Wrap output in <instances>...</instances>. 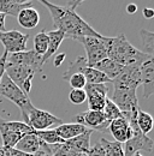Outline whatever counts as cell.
I'll list each match as a JSON object with an SVG mask.
<instances>
[{
  "label": "cell",
  "instance_id": "e575fe53",
  "mask_svg": "<svg viewBox=\"0 0 154 156\" xmlns=\"http://www.w3.org/2000/svg\"><path fill=\"white\" fill-rule=\"evenodd\" d=\"M65 57H66V54H65V53H60V54L56 55L54 61H53V65H54L56 67H59V66L63 64V61L65 60Z\"/></svg>",
  "mask_w": 154,
  "mask_h": 156
},
{
  "label": "cell",
  "instance_id": "74e56055",
  "mask_svg": "<svg viewBox=\"0 0 154 156\" xmlns=\"http://www.w3.org/2000/svg\"><path fill=\"white\" fill-rule=\"evenodd\" d=\"M5 20H6V16L0 13V33L6 31V29H5Z\"/></svg>",
  "mask_w": 154,
  "mask_h": 156
},
{
  "label": "cell",
  "instance_id": "8992f818",
  "mask_svg": "<svg viewBox=\"0 0 154 156\" xmlns=\"http://www.w3.org/2000/svg\"><path fill=\"white\" fill-rule=\"evenodd\" d=\"M34 131H45L56 129L57 126L64 124L60 118L53 115L52 113L36 108L35 106L28 113V122H27Z\"/></svg>",
  "mask_w": 154,
  "mask_h": 156
},
{
  "label": "cell",
  "instance_id": "f35d334b",
  "mask_svg": "<svg viewBox=\"0 0 154 156\" xmlns=\"http://www.w3.org/2000/svg\"><path fill=\"white\" fill-rule=\"evenodd\" d=\"M0 156H5V154H4V150H2V148H0Z\"/></svg>",
  "mask_w": 154,
  "mask_h": 156
},
{
  "label": "cell",
  "instance_id": "f546056e",
  "mask_svg": "<svg viewBox=\"0 0 154 156\" xmlns=\"http://www.w3.org/2000/svg\"><path fill=\"white\" fill-rule=\"evenodd\" d=\"M66 80H69V84L72 89H84L86 85H87L86 78L82 73H74Z\"/></svg>",
  "mask_w": 154,
  "mask_h": 156
},
{
  "label": "cell",
  "instance_id": "3957f363",
  "mask_svg": "<svg viewBox=\"0 0 154 156\" xmlns=\"http://www.w3.org/2000/svg\"><path fill=\"white\" fill-rule=\"evenodd\" d=\"M0 96L7 98L12 103H15L20 111L23 122H25V124L28 122V113L34 107V105L31 103L29 96L25 95L18 87L6 76V73L0 80Z\"/></svg>",
  "mask_w": 154,
  "mask_h": 156
},
{
  "label": "cell",
  "instance_id": "ab89813d",
  "mask_svg": "<svg viewBox=\"0 0 154 156\" xmlns=\"http://www.w3.org/2000/svg\"><path fill=\"white\" fill-rule=\"evenodd\" d=\"M134 156H143V155H141V154H140V153H136V154H135Z\"/></svg>",
  "mask_w": 154,
  "mask_h": 156
},
{
  "label": "cell",
  "instance_id": "ba28073f",
  "mask_svg": "<svg viewBox=\"0 0 154 156\" xmlns=\"http://www.w3.org/2000/svg\"><path fill=\"white\" fill-rule=\"evenodd\" d=\"M28 34H22L18 30H6L0 33V42L2 43L5 52L9 54H16L27 51Z\"/></svg>",
  "mask_w": 154,
  "mask_h": 156
},
{
  "label": "cell",
  "instance_id": "277c9868",
  "mask_svg": "<svg viewBox=\"0 0 154 156\" xmlns=\"http://www.w3.org/2000/svg\"><path fill=\"white\" fill-rule=\"evenodd\" d=\"M34 130L23 121L6 120L0 117V135L2 139L1 148H15L22 137L31 133Z\"/></svg>",
  "mask_w": 154,
  "mask_h": 156
},
{
  "label": "cell",
  "instance_id": "9c48e42d",
  "mask_svg": "<svg viewBox=\"0 0 154 156\" xmlns=\"http://www.w3.org/2000/svg\"><path fill=\"white\" fill-rule=\"evenodd\" d=\"M112 83L115 90H137L140 87V66H125Z\"/></svg>",
  "mask_w": 154,
  "mask_h": 156
},
{
  "label": "cell",
  "instance_id": "5bb4252c",
  "mask_svg": "<svg viewBox=\"0 0 154 156\" xmlns=\"http://www.w3.org/2000/svg\"><path fill=\"white\" fill-rule=\"evenodd\" d=\"M140 85L143 87V98H148L154 93V64L153 57L140 65Z\"/></svg>",
  "mask_w": 154,
  "mask_h": 156
},
{
  "label": "cell",
  "instance_id": "d590c367",
  "mask_svg": "<svg viewBox=\"0 0 154 156\" xmlns=\"http://www.w3.org/2000/svg\"><path fill=\"white\" fill-rule=\"evenodd\" d=\"M142 15H143L145 18L152 20L154 17V10L153 9H149V7H145V9L142 10Z\"/></svg>",
  "mask_w": 154,
  "mask_h": 156
},
{
  "label": "cell",
  "instance_id": "44dd1931",
  "mask_svg": "<svg viewBox=\"0 0 154 156\" xmlns=\"http://www.w3.org/2000/svg\"><path fill=\"white\" fill-rule=\"evenodd\" d=\"M93 67H94L95 70H97V71H100L101 73H104L106 77L110 78L111 80H113V79L122 72V70L124 69V66L117 64L116 61H113V60H111V59H108V58L99 61V62L95 64Z\"/></svg>",
  "mask_w": 154,
  "mask_h": 156
},
{
  "label": "cell",
  "instance_id": "7a4b0ae2",
  "mask_svg": "<svg viewBox=\"0 0 154 156\" xmlns=\"http://www.w3.org/2000/svg\"><path fill=\"white\" fill-rule=\"evenodd\" d=\"M106 51L107 58L116 61L122 66H140L147 59L152 58L140 49L135 48L128 41L124 34H120L116 37H106Z\"/></svg>",
  "mask_w": 154,
  "mask_h": 156
},
{
  "label": "cell",
  "instance_id": "4dcf8cb0",
  "mask_svg": "<svg viewBox=\"0 0 154 156\" xmlns=\"http://www.w3.org/2000/svg\"><path fill=\"white\" fill-rule=\"evenodd\" d=\"M69 100L74 105H82L83 102L87 101V95L84 89H72L69 94Z\"/></svg>",
  "mask_w": 154,
  "mask_h": 156
},
{
  "label": "cell",
  "instance_id": "9a60e30c",
  "mask_svg": "<svg viewBox=\"0 0 154 156\" xmlns=\"http://www.w3.org/2000/svg\"><path fill=\"white\" fill-rule=\"evenodd\" d=\"M124 156H134L136 153H140L142 150L151 153L153 149V140L148 136L143 135L141 131L136 132L135 136L124 143Z\"/></svg>",
  "mask_w": 154,
  "mask_h": 156
},
{
  "label": "cell",
  "instance_id": "ffe728a7",
  "mask_svg": "<svg viewBox=\"0 0 154 156\" xmlns=\"http://www.w3.org/2000/svg\"><path fill=\"white\" fill-rule=\"evenodd\" d=\"M17 22L24 29H34L40 22V15L34 7H27L18 13Z\"/></svg>",
  "mask_w": 154,
  "mask_h": 156
},
{
  "label": "cell",
  "instance_id": "d6a6232c",
  "mask_svg": "<svg viewBox=\"0 0 154 156\" xmlns=\"http://www.w3.org/2000/svg\"><path fill=\"white\" fill-rule=\"evenodd\" d=\"M7 57H9V53L4 51L1 58H0V80L1 78L5 76V71H6V62H7Z\"/></svg>",
  "mask_w": 154,
  "mask_h": 156
},
{
  "label": "cell",
  "instance_id": "83f0119b",
  "mask_svg": "<svg viewBox=\"0 0 154 156\" xmlns=\"http://www.w3.org/2000/svg\"><path fill=\"white\" fill-rule=\"evenodd\" d=\"M102 113H104V115H105L106 120H107L108 122L113 121V120L118 119V118L123 117V114H122V112L119 111V108L111 101V98H108L106 100V105H105V107H104Z\"/></svg>",
  "mask_w": 154,
  "mask_h": 156
},
{
  "label": "cell",
  "instance_id": "4fadbf2b",
  "mask_svg": "<svg viewBox=\"0 0 154 156\" xmlns=\"http://www.w3.org/2000/svg\"><path fill=\"white\" fill-rule=\"evenodd\" d=\"M107 130L111 132V135L116 139V142H118L120 144H124L125 142L131 139L135 136V133L140 131L138 127L133 129L129 125L128 120L124 117L118 118V119H116L113 121H111Z\"/></svg>",
  "mask_w": 154,
  "mask_h": 156
},
{
  "label": "cell",
  "instance_id": "52a82bcc",
  "mask_svg": "<svg viewBox=\"0 0 154 156\" xmlns=\"http://www.w3.org/2000/svg\"><path fill=\"white\" fill-rule=\"evenodd\" d=\"M82 43L84 47L86 54H87V64L88 66L93 67L99 61L107 58V51H106V36L102 37H81L77 40Z\"/></svg>",
  "mask_w": 154,
  "mask_h": 156
},
{
  "label": "cell",
  "instance_id": "ac0fdd59",
  "mask_svg": "<svg viewBox=\"0 0 154 156\" xmlns=\"http://www.w3.org/2000/svg\"><path fill=\"white\" fill-rule=\"evenodd\" d=\"M89 129H87L86 126L81 125V124H77V122H71V124H61L57 126L54 129V131L57 132V135L63 140H69V139H72L75 137L79 136L84 132H87Z\"/></svg>",
  "mask_w": 154,
  "mask_h": 156
},
{
  "label": "cell",
  "instance_id": "6da1fadb",
  "mask_svg": "<svg viewBox=\"0 0 154 156\" xmlns=\"http://www.w3.org/2000/svg\"><path fill=\"white\" fill-rule=\"evenodd\" d=\"M40 2L48 9L53 24L64 33L65 37L71 40H78L81 37H102L104 35L99 34L93 27H90L86 20H83L76 12V7L81 4V1H70L66 6L56 5L53 2L40 0Z\"/></svg>",
  "mask_w": 154,
  "mask_h": 156
},
{
  "label": "cell",
  "instance_id": "836d02e7",
  "mask_svg": "<svg viewBox=\"0 0 154 156\" xmlns=\"http://www.w3.org/2000/svg\"><path fill=\"white\" fill-rule=\"evenodd\" d=\"M2 150H4L5 156H31L19 151L18 149H16V148H2Z\"/></svg>",
  "mask_w": 154,
  "mask_h": 156
},
{
  "label": "cell",
  "instance_id": "d4e9b609",
  "mask_svg": "<svg viewBox=\"0 0 154 156\" xmlns=\"http://www.w3.org/2000/svg\"><path fill=\"white\" fill-rule=\"evenodd\" d=\"M34 132L47 145H59V144H63L65 142L58 136L57 132L54 131V129L45 130V131H34Z\"/></svg>",
  "mask_w": 154,
  "mask_h": 156
},
{
  "label": "cell",
  "instance_id": "5b68a950",
  "mask_svg": "<svg viewBox=\"0 0 154 156\" xmlns=\"http://www.w3.org/2000/svg\"><path fill=\"white\" fill-rule=\"evenodd\" d=\"M5 73L25 95L29 96L31 90V82L34 79V76L38 73L35 69L24 64H16L7 61Z\"/></svg>",
  "mask_w": 154,
  "mask_h": 156
},
{
  "label": "cell",
  "instance_id": "484cf974",
  "mask_svg": "<svg viewBox=\"0 0 154 156\" xmlns=\"http://www.w3.org/2000/svg\"><path fill=\"white\" fill-rule=\"evenodd\" d=\"M47 46H48V36H47V33L42 29L34 37V49L33 51L36 54L42 57L47 51Z\"/></svg>",
  "mask_w": 154,
  "mask_h": 156
},
{
  "label": "cell",
  "instance_id": "30bf717a",
  "mask_svg": "<svg viewBox=\"0 0 154 156\" xmlns=\"http://www.w3.org/2000/svg\"><path fill=\"white\" fill-rule=\"evenodd\" d=\"M89 111L102 112L107 100V84H87L84 88Z\"/></svg>",
  "mask_w": 154,
  "mask_h": 156
},
{
  "label": "cell",
  "instance_id": "8d00e7d4",
  "mask_svg": "<svg viewBox=\"0 0 154 156\" xmlns=\"http://www.w3.org/2000/svg\"><path fill=\"white\" fill-rule=\"evenodd\" d=\"M127 12L129 13V15H134L137 12V5L136 4H129L128 6H127Z\"/></svg>",
  "mask_w": 154,
  "mask_h": 156
},
{
  "label": "cell",
  "instance_id": "f1b7e54d",
  "mask_svg": "<svg viewBox=\"0 0 154 156\" xmlns=\"http://www.w3.org/2000/svg\"><path fill=\"white\" fill-rule=\"evenodd\" d=\"M53 156H87V154L77 151L75 149H72L71 147H69L68 144H65V142H64L63 144L56 145V150H54Z\"/></svg>",
  "mask_w": 154,
  "mask_h": 156
},
{
  "label": "cell",
  "instance_id": "7402d4cb",
  "mask_svg": "<svg viewBox=\"0 0 154 156\" xmlns=\"http://www.w3.org/2000/svg\"><path fill=\"white\" fill-rule=\"evenodd\" d=\"M92 133H93V131L88 130L87 132L75 137L72 139L65 140V144H68L69 147H71L72 149H75V150L79 151V153L87 154L89 148H90V137H92Z\"/></svg>",
  "mask_w": 154,
  "mask_h": 156
},
{
  "label": "cell",
  "instance_id": "603a6c76",
  "mask_svg": "<svg viewBox=\"0 0 154 156\" xmlns=\"http://www.w3.org/2000/svg\"><path fill=\"white\" fill-rule=\"evenodd\" d=\"M100 145L104 149L105 156H124V148L123 144L118 142H111L105 137L100 138Z\"/></svg>",
  "mask_w": 154,
  "mask_h": 156
},
{
  "label": "cell",
  "instance_id": "7c38bea8",
  "mask_svg": "<svg viewBox=\"0 0 154 156\" xmlns=\"http://www.w3.org/2000/svg\"><path fill=\"white\" fill-rule=\"evenodd\" d=\"M111 101L122 113H131L138 109V98L136 90H113Z\"/></svg>",
  "mask_w": 154,
  "mask_h": 156
},
{
  "label": "cell",
  "instance_id": "d6986e66",
  "mask_svg": "<svg viewBox=\"0 0 154 156\" xmlns=\"http://www.w3.org/2000/svg\"><path fill=\"white\" fill-rule=\"evenodd\" d=\"M47 36H48L47 51H46V53L42 55V64H43V65H45V62H47V61L50 60V58H51L52 55L56 54V52L59 49L61 42L65 39L64 33H61L60 30H57V29H56V30H52V31H48V33H47Z\"/></svg>",
  "mask_w": 154,
  "mask_h": 156
},
{
  "label": "cell",
  "instance_id": "4316f807",
  "mask_svg": "<svg viewBox=\"0 0 154 156\" xmlns=\"http://www.w3.org/2000/svg\"><path fill=\"white\" fill-rule=\"evenodd\" d=\"M140 37H141L142 46H143V48H145V52H143V53H146V54L153 57L154 33L153 31H149V30H146V29H141V30H140Z\"/></svg>",
  "mask_w": 154,
  "mask_h": 156
},
{
  "label": "cell",
  "instance_id": "cb8c5ba5",
  "mask_svg": "<svg viewBox=\"0 0 154 156\" xmlns=\"http://www.w3.org/2000/svg\"><path fill=\"white\" fill-rule=\"evenodd\" d=\"M136 122H137V126H138V130L143 133V135H148L152 129H153V117L145 112V111H141L138 108L137 111V117H136Z\"/></svg>",
  "mask_w": 154,
  "mask_h": 156
},
{
  "label": "cell",
  "instance_id": "e0dca14e",
  "mask_svg": "<svg viewBox=\"0 0 154 156\" xmlns=\"http://www.w3.org/2000/svg\"><path fill=\"white\" fill-rule=\"evenodd\" d=\"M27 7H33V2L25 0H0V13L5 16L10 15L17 18L19 12Z\"/></svg>",
  "mask_w": 154,
  "mask_h": 156
},
{
  "label": "cell",
  "instance_id": "2e32d148",
  "mask_svg": "<svg viewBox=\"0 0 154 156\" xmlns=\"http://www.w3.org/2000/svg\"><path fill=\"white\" fill-rule=\"evenodd\" d=\"M7 61L31 66L38 72L42 71V66H43L42 57L36 54L34 51H25V52H20V53H16V54H10V57H7Z\"/></svg>",
  "mask_w": 154,
  "mask_h": 156
},
{
  "label": "cell",
  "instance_id": "1f68e13d",
  "mask_svg": "<svg viewBox=\"0 0 154 156\" xmlns=\"http://www.w3.org/2000/svg\"><path fill=\"white\" fill-rule=\"evenodd\" d=\"M87 156H105L104 149L100 145V143H96L94 145H92L87 153Z\"/></svg>",
  "mask_w": 154,
  "mask_h": 156
},
{
  "label": "cell",
  "instance_id": "8fae6325",
  "mask_svg": "<svg viewBox=\"0 0 154 156\" xmlns=\"http://www.w3.org/2000/svg\"><path fill=\"white\" fill-rule=\"evenodd\" d=\"M74 119L77 124H81V125L86 126L87 129L89 127V130H92V131L105 132L110 125V122L106 120V118L104 115V113L97 112V111H89L88 109L86 112L76 114Z\"/></svg>",
  "mask_w": 154,
  "mask_h": 156
}]
</instances>
